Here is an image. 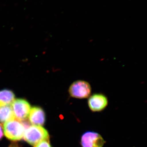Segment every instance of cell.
Segmentation results:
<instances>
[{
    "label": "cell",
    "mask_w": 147,
    "mask_h": 147,
    "mask_svg": "<svg viewBox=\"0 0 147 147\" xmlns=\"http://www.w3.org/2000/svg\"><path fill=\"white\" fill-rule=\"evenodd\" d=\"M23 137L27 143L34 147L42 141L49 140L48 131L38 125H32L26 129Z\"/></svg>",
    "instance_id": "6da1fadb"
},
{
    "label": "cell",
    "mask_w": 147,
    "mask_h": 147,
    "mask_svg": "<svg viewBox=\"0 0 147 147\" xmlns=\"http://www.w3.org/2000/svg\"><path fill=\"white\" fill-rule=\"evenodd\" d=\"M26 129L23 123L16 118L6 122L4 125L5 135L7 139L11 141L21 140L24 137Z\"/></svg>",
    "instance_id": "7a4b0ae2"
},
{
    "label": "cell",
    "mask_w": 147,
    "mask_h": 147,
    "mask_svg": "<svg viewBox=\"0 0 147 147\" xmlns=\"http://www.w3.org/2000/svg\"><path fill=\"white\" fill-rule=\"evenodd\" d=\"M91 92L92 88L89 83L84 80H77L74 82L68 90L70 96L78 99L89 97Z\"/></svg>",
    "instance_id": "3957f363"
},
{
    "label": "cell",
    "mask_w": 147,
    "mask_h": 147,
    "mask_svg": "<svg viewBox=\"0 0 147 147\" xmlns=\"http://www.w3.org/2000/svg\"><path fill=\"white\" fill-rule=\"evenodd\" d=\"M11 107L15 117L18 120H25L28 117L31 110V105L26 99H15L11 103Z\"/></svg>",
    "instance_id": "277c9868"
},
{
    "label": "cell",
    "mask_w": 147,
    "mask_h": 147,
    "mask_svg": "<svg viewBox=\"0 0 147 147\" xmlns=\"http://www.w3.org/2000/svg\"><path fill=\"white\" fill-rule=\"evenodd\" d=\"M105 143L102 136L94 131H87L83 134L81 138L82 147H102Z\"/></svg>",
    "instance_id": "5b68a950"
},
{
    "label": "cell",
    "mask_w": 147,
    "mask_h": 147,
    "mask_svg": "<svg viewBox=\"0 0 147 147\" xmlns=\"http://www.w3.org/2000/svg\"><path fill=\"white\" fill-rule=\"evenodd\" d=\"M88 103L89 108L92 112H101L108 106V98L102 94H94L90 96Z\"/></svg>",
    "instance_id": "8992f818"
},
{
    "label": "cell",
    "mask_w": 147,
    "mask_h": 147,
    "mask_svg": "<svg viewBox=\"0 0 147 147\" xmlns=\"http://www.w3.org/2000/svg\"><path fill=\"white\" fill-rule=\"evenodd\" d=\"M29 119L32 124L41 126L45 123V114L42 108L34 106L31 109L29 114Z\"/></svg>",
    "instance_id": "52a82bcc"
},
{
    "label": "cell",
    "mask_w": 147,
    "mask_h": 147,
    "mask_svg": "<svg viewBox=\"0 0 147 147\" xmlns=\"http://www.w3.org/2000/svg\"><path fill=\"white\" fill-rule=\"evenodd\" d=\"M15 95L11 90H0V107L10 105L15 100Z\"/></svg>",
    "instance_id": "ba28073f"
},
{
    "label": "cell",
    "mask_w": 147,
    "mask_h": 147,
    "mask_svg": "<svg viewBox=\"0 0 147 147\" xmlns=\"http://www.w3.org/2000/svg\"><path fill=\"white\" fill-rule=\"evenodd\" d=\"M15 119L11 106L0 107V122L5 123Z\"/></svg>",
    "instance_id": "9c48e42d"
},
{
    "label": "cell",
    "mask_w": 147,
    "mask_h": 147,
    "mask_svg": "<svg viewBox=\"0 0 147 147\" xmlns=\"http://www.w3.org/2000/svg\"><path fill=\"white\" fill-rule=\"evenodd\" d=\"M34 147H52V146L50 145L49 140H44L40 142L36 146H35Z\"/></svg>",
    "instance_id": "30bf717a"
},
{
    "label": "cell",
    "mask_w": 147,
    "mask_h": 147,
    "mask_svg": "<svg viewBox=\"0 0 147 147\" xmlns=\"http://www.w3.org/2000/svg\"><path fill=\"white\" fill-rule=\"evenodd\" d=\"M3 135V128L2 125L0 123V140L1 139Z\"/></svg>",
    "instance_id": "8fae6325"
},
{
    "label": "cell",
    "mask_w": 147,
    "mask_h": 147,
    "mask_svg": "<svg viewBox=\"0 0 147 147\" xmlns=\"http://www.w3.org/2000/svg\"><path fill=\"white\" fill-rule=\"evenodd\" d=\"M9 147H19L18 145L15 144H12L9 146Z\"/></svg>",
    "instance_id": "7c38bea8"
}]
</instances>
